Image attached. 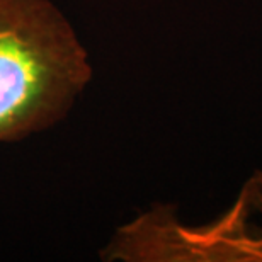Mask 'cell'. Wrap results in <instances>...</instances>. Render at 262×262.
Returning <instances> with one entry per match:
<instances>
[{
    "instance_id": "1",
    "label": "cell",
    "mask_w": 262,
    "mask_h": 262,
    "mask_svg": "<svg viewBox=\"0 0 262 262\" xmlns=\"http://www.w3.org/2000/svg\"><path fill=\"white\" fill-rule=\"evenodd\" d=\"M80 41L48 0H0V141L48 128L91 78Z\"/></svg>"
}]
</instances>
